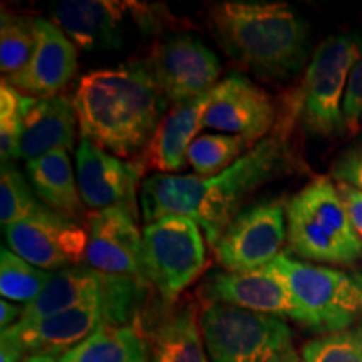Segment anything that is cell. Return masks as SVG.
Here are the masks:
<instances>
[{"mask_svg":"<svg viewBox=\"0 0 362 362\" xmlns=\"http://www.w3.org/2000/svg\"><path fill=\"white\" fill-rule=\"evenodd\" d=\"M277 117L274 101L264 89L240 74H230L210 90L203 128L240 136L253 143L272 129Z\"/></svg>","mask_w":362,"mask_h":362,"instance_id":"2e32d148","label":"cell"},{"mask_svg":"<svg viewBox=\"0 0 362 362\" xmlns=\"http://www.w3.org/2000/svg\"><path fill=\"white\" fill-rule=\"evenodd\" d=\"M210 103V93L192 101L175 104L161 119L151 143L144 149V160L151 168L176 173L188 163V149L203 128V116Z\"/></svg>","mask_w":362,"mask_h":362,"instance_id":"44dd1931","label":"cell"},{"mask_svg":"<svg viewBox=\"0 0 362 362\" xmlns=\"http://www.w3.org/2000/svg\"><path fill=\"white\" fill-rule=\"evenodd\" d=\"M148 282L99 272L89 265H76L51 274L37 300L24 307L21 320H37L90 302H117L141 307Z\"/></svg>","mask_w":362,"mask_h":362,"instance_id":"8fae6325","label":"cell"},{"mask_svg":"<svg viewBox=\"0 0 362 362\" xmlns=\"http://www.w3.org/2000/svg\"><path fill=\"white\" fill-rule=\"evenodd\" d=\"M166 101L148 62L90 71L72 99L81 138L119 158L148 148Z\"/></svg>","mask_w":362,"mask_h":362,"instance_id":"7a4b0ae2","label":"cell"},{"mask_svg":"<svg viewBox=\"0 0 362 362\" xmlns=\"http://www.w3.org/2000/svg\"><path fill=\"white\" fill-rule=\"evenodd\" d=\"M200 329L211 362H270L293 346L282 317L225 304H208L200 314Z\"/></svg>","mask_w":362,"mask_h":362,"instance_id":"52a82bcc","label":"cell"},{"mask_svg":"<svg viewBox=\"0 0 362 362\" xmlns=\"http://www.w3.org/2000/svg\"><path fill=\"white\" fill-rule=\"evenodd\" d=\"M304 362H362V320L341 332L312 339L302 347Z\"/></svg>","mask_w":362,"mask_h":362,"instance_id":"f1b7e54d","label":"cell"},{"mask_svg":"<svg viewBox=\"0 0 362 362\" xmlns=\"http://www.w3.org/2000/svg\"><path fill=\"white\" fill-rule=\"evenodd\" d=\"M89 267L110 275L144 280L143 233L138 216L123 208H107L88 215Z\"/></svg>","mask_w":362,"mask_h":362,"instance_id":"e0dca14e","label":"cell"},{"mask_svg":"<svg viewBox=\"0 0 362 362\" xmlns=\"http://www.w3.org/2000/svg\"><path fill=\"white\" fill-rule=\"evenodd\" d=\"M293 255L320 264L352 265L362 259V238L352 226L336 183L317 176L285 208Z\"/></svg>","mask_w":362,"mask_h":362,"instance_id":"277c9868","label":"cell"},{"mask_svg":"<svg viewBox=\"0 0 362 362\" xmlns=\"http://www.w3.org/2000/svg\"><path fill=\"white\" fill-rule=\"evenodd\" d=\"M288 144L272 134L215 176L153 175L143 181L141 211L148 223L168 215L192 218L214 247L225 228L242 211L248 194L284 175L292 166Z\"/></svg>","mask_w":362,"mask_h":362,"instance_id":"6da1fadb","label":"cell"},{"mask_svg":"<svg viewBox=\"0 0 362 362\" xmlns=\"http://www.w3.org/2000/svg\"><path fill=\"white\" fill-rule=\"evenodd\" d=\"M250 141L232 134H202L188 149V165L198 176H215L238 161Z\"/></svg>","mask_w":362,"mask_h":362,"instance_id":"484cf974","label":"cell"},{"mask_svg":"<svg viewBox=\"0 0 362 362\" xmlns=\"http://www.w3.org/2000/svg\"><path fill=\"white\" fill-rule=\"evenodd\" d=\"M336 187L339 194H341V200L352 226H354L357 235L362 238V192L351 187V185L341 183V181H336Z\"/></svg>","mask_w":362,"mask_h":362,"instance_id":"d6a6232c","label":"cell"},{"mask_svg":"<svg viewBox=\"0 0 362 362\" xmlns=\"http://www.w3.org/2000/svg\"><path fill=\"white\" fill-rule=\"evenodd\" d=\"M76 128H79L74 103L64 94L52 98L27 99L24 124L19 143V158L27 163L57 149L74 148Z\"/></svg>","mask_w":362,"mask_h":362,"instance_id":"ffe728a7","label":"cell"},{"mask_svg":"<svg viewBox=\"0 0 362 362\" xmlns=\"http://www.w3.org/2000/svg\"><path fill=\"white\" fill-rule=\"evenodd\" d=\"M22 315H24V307L12 304V302L6 300V298L0 300V329H11L12 325L21 322Z\"/></svg>","mask_w":362,"mask_h":362,"instance_id":"e575fe53","label":"cell"},{"mask_svg":"<svg viewBox=\"0 0 362 362\" xmlns=\"http://www.w3.org/2000/svg\"><path fill=\"white\" fill-rule=\"evenodd\" d=\"M208 304H225L259 314L296 317V300L282 280L265 269L257 272H210L200 285Z\"/></svg>","mask_w":362,"mask_h":362,"instance_id":"ac0fdd59","label":"cell"},{"mask_svg":"<svg viewBox=\"0 0 362 362\" xmlns=\"http://www.w3.org/2000/svg\"><path fill=\"white\" fill-rule=\"evenodd\" d=\"M22 362H59L56 359V356H49V354H34V356H27Z\"/></svg>","mask_w":362,"mask_h":362,"instance_id":"8d00e7d4","label":"cell"},{"mask_svg":"<svg viewBox=\"0 0 362 362\" xmlns=\"http://www.w3.org/2000/svg\"><path fill=\"white\" fill-rule=\"evenodd\" d=\"M280 200L243 208L214 245L216 262L228 272H257L280 255L287 240V214Z\"/></svg>","mask_w":362,"mask_h":362,"instance_id":"9c48e42d","label":"cell"},{"mask_svg":"<svg viewBox=\"0 0 362 362\" xmlns=\"http://www.w3.org/2000/svg\"><path fill=\"white\" fill-rule=\"evenodd\" d=\"M188 216L168 215L143 228L144 277L163 300L173 302L206 267L205 240Z\"/></svg>","mask_w":362,"mask_h":362,"instance_id":"ba28073f","label":"cell"},{"mask_svg":"<svg viewBox=\"0 0 362 362\" xmlns=\"http://www.w3.org/2000/svg\"><path fill=\"white\" fill-rule=\"evenodd\" d=\"M330 178L362 192V136L339 153L330 168Z\"/></svg>","mask_w":362,"mask_h":362,"instance_id":"4dcf8cb0","label":"cell"},{"mask_svg":"<svg viewBox=\"0 0 362 362\" xmlns=\"http://www.w3.org/2000/svg\"><path fill=\"white\" fill-rule=\"evenodd\" d=\"M138 312V307L101 300L37 320H21L11 329L21 339L27 356H62L106 325H129Z\"/></svg>","mask_w":362,"mask_h":362,"instance_id":"30bf717a","label":"cell"},{"mask_svg":"<svg viewBox=\"0 0 362 362\" xmlns=\"http://www.w3.org/2000/svg\"><path fill=\"white\" fill-rule=\"evenodd\" d=\"M4 233L11 250L40 270L71 269L88 253V230L49 208L6 226Z\"/></svg>","mask_w":362,"mask_h":362,"instance_id":"4fadbf2b","label":"cell"},{"mask_svg":"<svg viewBox=\"0 0 362 362\" xmlns=\"http://www.w3.org/2000/svg\"><path fill=\"white\" fill-rule=\"evenodd\" d=\"M149 69L168 101L181 104L210 93L220 83L216 54L192 34H173L153 49Z\"/></svg>","mask_w":362,"mask_h":362,"instance_id":"7c38bea8","label":"cell"},{"mask_svg":"<svg viewBox=\"0 0 362 362\" xmlns=\"http://www.w3.org/2000/svg\"><path fill=\"white\" fill-rule=\"evenodd\" d=\"M25 171L35 197L49 210L72 220L83 215L84 203L81 200L78 178L72 170L69 151L57 149L29 161Z\"/></svg>","mask_w":362,"mask_h":362,"instance_id":"7402d4cb","label":"cell"},{"mask_svg":"<svg viewBox=\"0 0 362 362\" xmlns=\"http://www.w3.org/2000/svg\"><path fill=\"white\" fill-rule=\"evenodd\" d=\"M141 170L111 155L89 139L76 148V178L81 200L93 211L123 208L138 216V185Z\"/></svg>","mask_w":362,"mask_h":362,"instance_id":"5bb4252c","label":"cell"},{"mask_svg":"<svg viewBox=\"0 0 362 362\" xmlns=\"http://www.w3.org/2000/svg\"><path fill=\"white\" fill-rule=\"evenodd\" d=\"M51 274L30 265L8 248L0 252V293L6 300L33 304L44 292Z\"/></svg>","mask_w":362,"mask_h":362,"instance_id":"4316f807","label":"cell"},{"mask_svg":"<svg viewBox=\"0 0 362 362\" xmlns=\"http://www.w3.org/2000/svg\"><path fill=\"white\" fill-rule=\"evenodd\" d=\"M287 285L296 300L293 320L310 332L327 336L362 320V274L305 264L288 253L265 267Z\"/></svg>","mask_w":362,"mask_h":362,"instance_id":"5b68a950","label":"cell"},{"mask_svg":"<svg viewBox=\"0 0 362 362\" xmlns=\"http://www.w3.org/2000/svg\"><path fill=\"white\" fill-rule=\"evenodd\" d=\"M151 8L138 2L112 0H61L52 8V19L78 49L115 51L121 49L128 19H141Z\"/></svg>","mask_w":362,"mask_h":362,"instance_id":"9a60e30c","label":"cell"},{"mask_svg":"<svg viewBox=\"0 0 362 362\" xmlns=\"http://www.w3.org/2000/svg\"><path fill=\"white\" fill-rule=\"evenodd\" d=\"M27 357L21 339L12 329L0 332V362H22Z\"/></svg>","mask_w":362,"mask_h":362,"instance_id":"836d02e7","label":"cell"},{"mask_svg":"<svg viewBox=\"0 0 362 362\" xmlns=\"http://www.w3.org/2000/svg\"><path fill=\"white\" fill-rule=\"evenodd\" d=\"M151 346L133 325H106L61 356L59 362H149Z\"/></svg>","mask_w":362,"mask_h":362,"instance_id":"603a6c76","label":"cell"},{"mask_svg":"<svg viewBox=\"0 0 362 362\" xmlns=\"http://www.w3.org/2000/svg\"><path fill=\"white\" fill-rule=\"evenodd\" d=\"M37 44V17L2 11L0 16V71L4 78L29 64Z\"/></svg>","mask_w":362,"mask_h":362,"instance_id":"d4e9b609","label":"cell"},{"mask_svg":"<svg viewBox=\"0 0 362 362\" xmlns=\"http://www.w3.org/2000/svg\"><path fill=\"white\" fill-rule=\"evenodd\" d=\"M149 362H208L202 329L192 307L163 319L153 334Z\"/></svg>","mask_w":362,"mask_h":362,"instance_id":"cb8c5ba5","label":"cell"},{"mask_svg":"<svg viewBox=\"0 0 362 362\" xmlns=\"http://www.w3.org/2000/svg\"><path fill=\"white\" fill-rule=\"evenodd\" d=\"M210 24L226 54L259 79L285 81L305 64L309 25L288 4L220 2L211 7Z\"/></svg>","mask_w":362,"mask_h":362,"instance_id":"3957f363","label":"cell"},{"mask_svg":"<svg viewBox=\"0 0 362 362\" xmlns=\"http://www.w3.org/2000/svg\"><path fill=\"white\" fill-rule=\"evenodd\" d=\"M362 59V34L339 33L317 45L296 99V115L310 133L330 138L347 131L344 98Z\"/></svg>","mask_w":362,"mask_h":362,"instance_id":"8992f818","label":"cell"},{"mask_svg":"<svg viewBox=\"0 0 362 362\" xmlns=\"http://www.w3.org/2000/svg\"><path fill=\"white\" fill-rule=\"evenodd\" d=\"M344 119L347 131L362 128V59L352 69L347 83L346 98H344Z\"/></svg>","mask_w":362,"mask_h":362,"instance_id":"1f68e13d","label":"cell"},{"mask_svg":"<svg viewBox=\"0 0 362 362\" xmlns=\"http://www.w3.org/2000/svg\"><path fill=\"white\" fill-rule=\"evenodd\" d=\"M45 205L35 197L33 187L19 170L6 163L0 170V221L4 226L19 223L22 220L40 214Z\"/></svg>","mask_w":362,"mask_h":362,"instance_id":"83f0119b","label":"cell"},{"mask_svg":"<svg viewBox=\"0 0 362 362\" xmlns=\"http://www.w3.org/2000/svg\"><path fill=\"white\" fill-rule=\"evenodd\" d=\"M270 362H304V359H302V356H298L296 347L291 346L288 349L280 352L279 356H275Z\"/></svg>","mask_w":362,"mask_h":362,"instance_id":"d590c367","label":"cell"},{"mask_svg":"<svg viewBox=\"0 0 362 362\" xmlns=\"http://www.w3.org/2000/svg\"><path fill=\"white\" fill-rule=\"evenodd\" d=\"M76 67L78 45L52 21L37 17V44L29 64L4 79L25 96L52 98L71 83Z\"/></svg>","mask_w":362,"mask_h":362,"instance_id":"d6986e66","label":"cell"},{"mask_svg":"<svg viewBox=\"0 0 362 362\" xmlns=\"http://www.w3.org/2000/svg\"><path fill=\"white\" fill-rule=\"evenodd\" d=\"M29 96L12 88L6 79L0 84V155L2 163L19 158V143L24 124V112Z\"/></svg>","mask_w":362,"mask_h":362,"instance_id":"f546056e","label":"cell"}]
</instances>
